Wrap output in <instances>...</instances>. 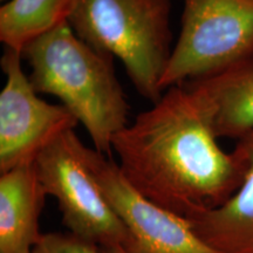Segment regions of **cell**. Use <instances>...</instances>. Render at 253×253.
<instances>
[{"label": "cell", "mask_w": 253, "mask_h": 253, "mask_svg": "<svg viewBox=\"0 0 253 253\" xmlns=\"http://www.w3.org/2000/svg\"><path fill=\"white\" fill-rule=\"evenodd\" d=\"M181 86L204 104L217 138L238 141L253 131V58Z\"/></svg>", "instance_id": "obj_9"}, {"label": "cell", "mask_w": 253, "mask_h": 253, "mask_svg": "<svg viewBox=\"0 0 253 253\" xmlns=\"http://www.w3.org/2000/svg\"><path fill=\"white\" fill-rule=\"evenodd\" d=\"M75 0H8L0 7V41L21 52L27 43L67 23Z\"/></svg>", "instance_id": "obj_11"}, {"label": "cell", "mask_w": 253, "mask_h": 253, "mask_svg": "<svg viewBox=\"0 0 253 253\" xmlns=\"http://www.w3.org/2000/svg\"><path fill=\"white\" fill-rule=\"evenodd\" d=\"M23 61L21 52L11 48L0 60L6 78L0 93V173L34 162L47 144L79 125L65 106L40 99Z\"/></svg>", "instance_id": "obj_6"}, {"label": "cell", "mask_w": 253, "mask_h": 253, "mask_svg": "<svg viewBox=\"0 0 253 253\" xmlns=\"http://www.w3.org/2000/svg\"><path fill=\"white\" fill-rule=\"evenodd\" d=\"M246 173L236 194L219 208L189 218L195 233L216 253H253V131L237 141Z\"/></svg>", "instance_id": "obj_10"}, {"label": "cell", "mask_w": 253, "mask_h": 253, "mask_svg": "<svg viewBox=\"0 0 253 253\" xmlns=\"http://www.w3.org/2000/svg\"><path fill=\"white\" fill-rule=\"evenodd\" d=\"M217 140L197 95L173 86L114 136L112 148L132 188L189 219L219 208L244 181V156L236 148L226 153Z\"/></svg>", "instance_id": "obj_1"}, {"label": "cell", "mask_w": 253, "mask_h": 253, "mask_svg": "<svg viewBox=\"0 0 253 253\" xmlns=\"http://www.w3.org/2000/svg\"><path fill=\"white\" fill-rule=\"evenodd\" d=\"M77 150L110 207L134 240V253H216L196 235L185 218L143 197L122 175L119 164L88 148L80 138Z\"/></svg>", "instance_id": "obj_7"}, {"label": "cell", "mask_w": 253, "mask_h": 253, "mask_svg": "<svg viewBox=\"0 0 253 253\" xmlns=\"http://www.w3.org/2000/svg\"><path fill=\"white\" fill-rule=\"evenodd\" d=\"M181 31L161 88L181 86L253 58V0H182Z\"/></svg>", "instance_id": "obj_4"}, {"label": "cell", "mask_w": 253, "mask_h": 253, "mask_svg": "<svg viewBox=\"0 0 253 253\" xmlns=\"http://www.w3.org/2000/svg\"><path fill=\"white\" fill-rule=\"evenodd\" d=\"M32 253H101L100 246L72 232L43 233Z\"/></svg>", "instance_id": "obj_12"}, {"label": "cell", "mask_w": 253, "mask_h": 253, "mask_svg": "<svg viewBox=\"0 0 253 253\" xmlns=\"http://www.w3.org/2000/svg\"><path fill=\"white\" fill-rule=\"evenodd\" d=\"M21 56L37 93L58 97L84 126L94 149L112 154L114 136L128 126L130 112L114 56L81 40L68 21L27 43Z\"/></svg>", "instance_id": "obj_2"}, {"label": "cell", "mask_w": 253, "mask_h": 253, "mask_svg": "<svg viewBox=\"0 0 253 253\" xmlns=\"http://www.w3.org/2000/svg\"><path fill=\"white\" fill-rule=\"evenodd\" d=\"M47 196L34 162L0 173V253H32Z\"/></svg>", "instance_id": "obj_8"}, {"label": "cell", "mask_w": 253, "mask_h": 253, "mask_svg": "<svg viewBox=\"0 0 253 253\" xmlns=\"http://www.w3.org/2000/svg\"><path fill=\"white\" fill-rule=\"evenodd\" d=\"M171 0H75L68 18L93 48L119 58L136 90L156 103L171 56Z\"/></svg>", "instance_id": "obj_3"}, {"label": "cell", "mask_w": 253, "mask_h": 253, "mask_svg": "<svg viewBox=\"0 0 253 253\" xmlns=\"http://www.w3.org/2000/svg\"><path fill=\"white\" fill-rule=\"evenodd\" d=\"M101 253H129L121 246H107V248H100Z\"/></svg>", "instance_id": "obj_13"}, {"label": "cell", "mask_w": 253, "mask_h": 253, "mask_svg": "<svg viewBox=\"0 0 253 253\" xmlns=\"http://www.w3.org/2000/svg\"><path fill=\"white\" fill-rule=\"evenodd\" d=\"M78 138L67 130L40 151L34 163L41 184L58 202L69 232L100 248L121 246L134 253L130 233L79 156Z\"/></svg>", "instance_id": "obj_5"}]
</instances>
